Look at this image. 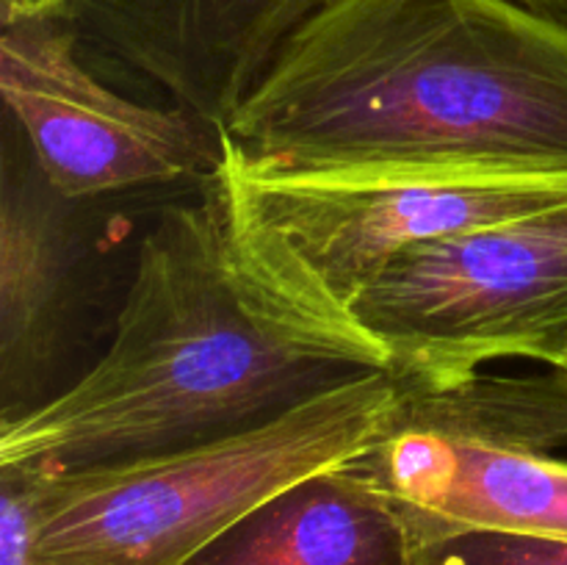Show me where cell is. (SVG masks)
<instances>
[{
  "mask_svg": "<svg viewBox=\"0 0 567 565\" xmlns=\"http://www.w3.org/2000/svg\"><path fill=\"white\" fill-rule=\"evenodd\" d=\"M371 371L358 325L310 316L244 255L219 177L144 230L109 349L55 399L0 424V465H120L269 424Z\"/></svg>",
  "mask_w": 567,
  "mask_h": 565,
  "instance_id": "1",
  "label": "cell"
},
{
  "mask_svg": "<svg viewBox=\"0 0 567 565\" xmlns=\"http://www.w3.org/2000/svg\"><path fill=\"white\" fill-rule=\"evenodd\" d=\"M252 170L567 175V25L513 0H341L221 131Z\"/></svg>",
  "mask_w": 567,
  "mask_h": 565,
  "instance_id": "2",
  "label": "cell"
},
{
  "mask_svg": "<svg viewBox=\"0 0 567 565\" xmlns=\"http://www.w3.org/2000/svg\"><path fill=\"white\" fill-rule=\"evenodd\" d=\"M399 399L402 382L371 371L219 441L120 465L37 469L28 565H183L275 493L371 452Z\"/></svg>",
  "mask_w": 567,
  "mask_h": 565,
  "instance_id": "3",
  "label": "cell"
},
{
  "mask_svg": "<svg viewBox=\"0 0 567 565\" xmlns=\"http://www.w3.org/2000/svg\"><path fill=\"white\" fill-rule=\"evenodd\" d=\"M252 269L280 297L332 325L399 253L567 203V175L493 166L216 170ZM360 327V325H358Z\"/></svg>",
  "mask_w": 567,
  "mask_h": 565,
  "instance_id": "4",
  "label": "cell"
},
{
  "mask_svg": "<svg viewBox=\"0 0 567 565\" xmlns=\"http://www.w3.org/2000/svg\"><path fill=\"white\" fill-rule=\"evenodd\" d=\"M349 316L404 386L446 388L498 360L551 366L567 341V203L404 249Z\"/></svg>",
  "mask_w": 567,
  "mask_h": 565,
  "instance_id": "5",
  "label": "cell"
},
{
  "mask_svg": "<svg viewBox=\"0 0 567 565\" xmlns=\"http://www.w3.org/2000/svg\"><path fill=\"white\" fill-rule=\"evenodd\" d=\"M354 463L426 526L567 541V377L548 366L446 388L402 382L391 432Z\"/></svg>",
  "mask_w": 567,
  "mask_h": 565,
  "instance_id": "6",
  "label": "cell"
},
{
  "mask_svg": "<svg viewBox=\"0 0 567 565\" xmlns=\"http://www.w3.org/2000/svg\"><path fill=\"white\" fill-rule=\"evenodd\" d=\"M66 17L3 22L0 94L50 186L70 199L194 177L225 161L221 133L186 109L136 103L100 83Z\"/></svg>",
  "mask_w": 567,
  "mask_h": 565,
  "instance_id": "7",
  "label": "cell"
},
{
  "mask_svg": "<svg viewBox=\"0 0 567 565\" xmlns=\"http://www.w3.org/2000/svg\"><path fill=\"white\" fill-rule=\"evenodd\" d=\"M0 170V424L55 399L92 297V242L83 199L55 192L3 116Z\"/></svg>",
  "mask_w": 567,
  "mask_h": 565,
  "instance_id": "8",
  "label": "cell"
},
{
  "mask_svg": "<svg viewBox=\"0 0 567 565\" xmlns=\"http://www.w3.org/2000/svg\"><path fill=\"white\" fill-rule=\"evenodd\" d=\"M341 0H66L81 42L225 131L297 33Z\"/></svg>",
  "mask_w": 567,
  "mask_h": 565,
  "instance_id": "9",
  "label": "cell"
},
{
  "mask_svg": "<svg viewBox=\"0 0 567 565\" xmlns=\"http://www.w3.org/2000/svg\"><path fill=\"white\" fill-rule=\"evenodd\" d=\"M421 524L354 460L249 510L183 565H419Z\"/></svg>",
  "mask_w": 567,
  "mask_h": 565,
  "instance_id": "10",
  "label": "cell"
},
{
  "mask_svg": "<svg viewBox=\"0 0 567 565\" xmlns=\"http://www.w3.org/2000/svg\"><path fill=\"white\" fill-rule=\"evenodd\" d=\"M421 535L424 543L419 565H567L565 537L491 526L426 524H421Z\"/></svg>",
  "mask_w": 567,
  "mask_h": 565,
  "instance_id": "11",
  "label": "cell"
},
{
  "mask_svg": "<svg viewBox=\"0 0 567 565\" xmlns=\"http://www.w3.org/2000/svg\"><path fill=\"white\" fill-rule=\"evenodd\" d=\"M37 499V469L0 465V565H28Z\"/></svg>",
  "mask_w": 567,
  "mask_h": 565,
  "instance_id": "12",
  "label": "cell"
},
{
  "mask_svg": "<svg viewBox=\"0 0 567 565\" xmlns=\"http://www.w3.org/2000/svg\"><path fill=\"white\" fill-rule=\"evenodd\" d=\"M66 0H0L3 22L25 20V17H55L61 14Z\"/></svg>",
  "mask_w": 567,
  "mask_h": 565,
  "instance_id": "13",
  "label": "cell"
},
{
  "mask_svg": "<svg viewBox=\"0 0 567 565\" xmlns=\"http://www.w3.org/2000/svg\"><path fill=\"white\" fill-rule=\"evenodd\" d=\"M520 9L532 11L537 17H546V20L567 25V0H513Z\"/></svg>",
  "mask_w": 567,
  "mask_h": 565,
  "instance_id": "14",
  "label": "cell"
},
{
  "mask_svg": "<svg viewBox=\"0 0 567 565\" xmlns=\"http://www.w3.org/2000/svg\"><path fill=\"white\" fill-rule=\"evenodd\" d=\"M554 369H559V371H563V374L567 377V341H565V347L563 349H559V355H557V360H554Z\"/></svg>",
  "mask_w": 567,
  "mask_h": 565,
  "instance_id": "15",
  "label": "cell"
}]
</instances>
